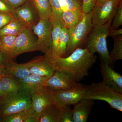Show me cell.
<instances>
[{"label": "cell", "mask_w": 122, "mask_h": 122, "mask_svg": "<svg viewBox=\"0 0 122 122\" xmlns=\"http://www.w3.org/2000/svg\"><path fill=\"white\" fill-rule=\"evenodd\" d=\"M44 56L56 70L68 73L76 82L89 75V70L96 62L97 58L86 48H77L65 57L58 56L52 50L45 54Z\"/></svg>", "instance_id": "6da1fadb"}, {"label": "cell", "mask_w": 122, "mask_h": 122, "mask_svg": "<svg viewBox=\"0 0 122 122\" xmlns=\"http://www.w3.org/2000/svg\"><path fill=\"white\" fill-rule=\"evenodd\" d=\"M112 21L103 25H94L86 42V48L92 54L98 53L103 62L111 66L113 63L107 49V38Z\"/></svg>", "instance_id": "7a4b0ae2"}, {"label": "cell", "mask_w": 122, "mask_h": 122, "mask_svg": "<svg viewBox=\"0 0 122 122\" xmlns=\"http://www.w3.org/2000/svg\"><path fill=\"white\" fill-rule=\"evenodd\" d=\"M86 90L83 99L102 100L112 108L122 111V94L116 91L103 81L86 86Z\"/></svg>", "instance_id": "3957f363"}, {"label": "cell", "mask_w": 122, "mask_h": 122, "mask_svg": "<svg viewBox=\"0 0 122 122\" xmlns=\"http://www.w3.org/2000/svg\"><path fill=\"white\" fill-rule=\"evenodd\" d=\"M92 18V11L88 13L83 12L81 20L74 26L69 29V41L66 57L86 43L94 25Z\"/></svg>", "instance_id": "277c9868"}, {"label": "cell", "mask_w": 122, "mask_h": 122, "mask_svg": "<svg viewBox=\"0 0 122 122\" xmlns=\"http://www.w3.org/2000/svg\"><path fill=\"white\" fill-rule=\"evenodd\" d=\"M32 108L31 96L19 91L2 97L0 102V116L2 117Z\"/></svg>", "instance_id": "5b68a950"}, {"label": "cell", "mask_w": 122, "mask_h": 122, "mask_svg": "<svg viewBox=\"0 0 122 122\" xmlns=\"http://www.w3.org/2000/svg\"><path fill=\"white\" fill-rule=\"evenodd\" d=\"M122 0H101L97 1L92 10L93 25L105 24L113 19Z\"/></svg>", "instance_id": "8992f818"}, {"label": "cell", "mask_w": 122, "mask_h": 122, "mask_svg": "<svg viewBox=\"0 0 122 122\" xmlns=\"http://www.w3.org/2000/svg\"><path fill=\"white\" fill-rule=\"evenodd\" d=\"M86 90V86L79 83L77 86L66 89L53 90V103L60 107L75 105L83 99Z\"/></svg>", "instance_id": "52a82bcc"}, {"label": "cell", "mask_w": 122, "mask_h": 122, "mask_svg": "<svg viewBox=\"0 0 122 122\" xmlns=\"http://www.w3.org/2000/svg\"><path fill=\"white\" fill-rule=\"evenodd\" d=\"M32 29L38 37L36 43L38 50L45 54L52 50L51 21L40 19L39 22L32 27Z\"/></svg>", "instance_id": "ba28073f"}, {"label": "cell", "mask_w": 122, "mask_h": 122, "mask_svg": "<svg viewBox=\"0 0 122 122\" xmlns=\"http://www.w3.org/2000/svg\"><path fill=\"white\" fill-rule=\"evenodd\" d=\"M53 91L48 86H42L30 94L31 109L39 119L42 110L47 106L53 103Z\"/></svg>", "instance_id": "9c48e42d"}, {"label": "cell", "mask_w": 122, "mask_h": 122, "mask_svg": "<svg viewBox=\"0 0 122 122\" xmlns=\"http://www.w3.org/2000/svg\"><path fill=\"white\" fill-rule=\"evenodd\" d=\"M38 50H39L33 36L32 28H26L16 37L12 59L23 53Z\"/></svg>", "instance_id": "30bf717a"}, {"label": "cell", "mask_w": 122, "mask_h": 122, "mask_svg": "<svg viewBox=\"0 0 122 122\" xmlns=\"http://www.w3.org/2000/svg\"><path fill=\"white\" fill-rule=\"evenodd\" d=\"M11 14L14 19L20 21L26 28H32L40 20L38 13L31 0L14 9Z\"/></svg>", "instance_id": "8fae6325"}, {"label": "cell", "mask_w": 122, "mask_h": 122, "mask_svg": "<svg viewBox=\"0 0 122 122\" xmlns=\"http://www.w3.org/2000/svg\"><path fill=\"white\" fill-rule=\"evenodd\" d=\"M78 84L69 74L56 70L52 76L43 82L42 86H48L54 90L66 89Z\"/></svg>", "instance_id": "7c38bea8"}, {"label": "cell", "mask_w": 122, "mask_h": 122, "mask_svg": "<svg viewBox=\"0 0 122 122\" xmlns=\"http://www.w3.org/2000/svg\"><path fill=\"white\" fill-rule=\"evenodd\" d=\"M100 59V72L102 81L116 91L122 94V75L114 70L110 65L103 62L101 57Z\"/></svg>", "instance_id": "4fadbf2b"}, {"label": "cell", "mask_w": 122, "mask_h": 122, "mask_svg": "<svg viewBox=\"0 0 122 122\" xmlns=\"http://www.w3.org/2000/svg\"><path fill=\"white\" fill-rule=\"evenodd\" d=\"M29 62L30 72L31 74L49 79L56 71L53 65L44 56L36 58Z\"/></svg>", "instance_id": "5bb4252c"}, {"label": "cell", "mask_w": 122, "mask_h": 122, "mask_svg": "<svg viewBox=\"0 0 122 122\" xmlns=\"http://www.w3.org/2000/svg\"><path fill=\"white\" fill-rule=\"evenodd\" d=\"M95 103L94 100L82 99L73 109L74 122H86Z\"/></svg>", "instance_id": "9a60e30c"}, {"label": "cell", "mask_w": 122, "mask_h": 122, "mask_svg": "<svg viewBox=\"0 0 122 122\" xmlns=\"http://www.w3.org/2000/svg\"><path fill=\"white\" fill-rule=\"evenodd\" d=\"M48 79L30 74L24 78L17 80L20 86V91L30 95L33 92L42 86L43 82Z\"/></svg>", "instance_id": "2e32d148"}, {"label": "cell", "mask_w": 122, "mask_h": 122, "mask_svg": "<svg viewBox=\"0 0 122 122\" xmlns=\"http://www.w3.org/2000/svg\"><path fill=\"white\" fill-rule=\"evenodd\" d=\"M29 65V62L19 64L8 60L4 65L5 75H11L17 80L24 78L30 74Z\"/></svg>", "instance_id": "e0dca14e"}, {"label": "cell", "mask_w": 122, "mask_h": 122, "mask_svg": "<svg viewBox=\"0 0 122 122\" xmlns=\"http://www.w3.org/2000/svg\"><path fill=\"white\" fill-rule=\"evenodd\" d=\"M61 107L52 103L41 112L39 122H61Z\"/></svg>", "instance_id": "ac0fdd59"}, {"label": "cell", "mask_w": 122, "mask_h": 122, "mask_svg": "<svg viewBox=\"0 0 122 122\" xmlns=\"http://www.w3.org/2000/svg\"><path fill=\"white\" fill-rule=\"evenodd\" d=\"M38 13L40 19L50 20L52 11L49 0H31Z\"/></svg>", "instance_id": "d6986e66"}, {"label": "cell", "mask_w": 122, "mask_h": 122, "mask_svg": "<svg viewBox=\"0 0 122 122\" xmlns=\"http://www.w3.org/2000/svg\"><path fill=\"white\" fill-rule=\"evenodd\" d=\"M17 35H5L0 36V49L8 60L12 61V54Z\"/></svg>", "instance_id": "ffe728a7"}, {"label": "cell", "mask_w": 122, "mask_h": 122, "mask_svg": "<svg viewBox=\"0 0 122 122\" xmlns=\"http://www.w3.org/2000/svg\"><path fill=\"white\" fill-rule=\"evenodd\" d=\"M1 81L5 96L20 91V83L13 76L5 75L1 78Z\"/></svg>", "instance_id": "44dd1931"}, {"label": "cell", "mask_w": 122, "mask_h": 122, "mask_svg": "<svg viewBox=\"0 0 122 122\" xmlns=\"http://www.w3.org/2000/svg\"><path fill=\"white\" fill-rule=\"evenodd\" d=\"M52 23L51 31L52 38V51L56 54L57 51L58 41L61 30L65 26L63 21L55 18L50 19Z\"/></svg>", "instance_id": "7402d4cb"}, {"label": "cell", "mask_w": 122, "mask_h": 122, "mask_svg": "<svg viewBox=\"0 0 122 122\" xmlns=\"http://www.w3.org/2000/svg\"><path fill=\"white\" fill-rule=\"evenodd\" d=\"M69 41V29L62 26L59 36L57 51L56 54L61 57H65Z\"/></svg>", "instance_id": "603a6c76"}, {"label": "cell", "mask_w": 122, "mask_h": 122, "mask_svg": "<svg viewBox=\"0 0 122 122\" xmlns=\"http://www.w3.org/2000/svg\"><path fill=\"white\" fill-rule=\"evenodd\" d=\"M82 15V14H79L68 10L62 12V20L65 26L69 29L76 25L81 20Z\"/></svg>", "instance_id": "cb8c5ba5"}, {"label": "cell", "mask_w": 122, "mask_h": 122, "mask_svg": "<svg viewBox=\"0 0 122 122\" xmlns=\"http://www.w3.org/2000/svg\"><path fill=\"white\" fill-rule=\"evenodd\" d=\"M113 38V48L109 52L111 61L113 63L116 61L122 59V36L112 37Z\"/></svg>", "instance_id": "d4e9b609"}, {"label": "cell", "mask_w": 122, "mask_h": 122, "mask_svg": "<svg viewBox=\"0 0 122 122\" xmlns=\"http://www.w3.org/2000/svg\"><path fill=\"white\" fill-rule=\"evenodd\" d=\"M28 114V111L12 114L2 118L1 122H24Z\"/></svg>", "instance_id": "484cf974"}, {"label": "cell", "mask_w": 122, "mask_h": 122, "mask_svg": "<svg viewBox=\"0 0 122 122\" xmlns=\"http://www.w3.org/2000/svg\"><path fill=\"white\" fill-rule=\"evenodd\" d=\"M49 1L52 11V16L50 19L55 18L62 21L61 17L62 11L59 4V0H49Z\"/></svg>", "instance_id": "4316f807"}, {"label": "cell", "mask_w": 122, "mask_h": 122, "mask_svg": "<svg viewBox=\"0 0 122 122\" xmlns=\"http://www.w3.org/2000/svg\"><path fill=\"white\" fill-rule=\"evenodd\" d=\"M61 122H74L73 109L71 105H67L61 107Z\"/></svg>", "instance_id": "83f0119b"}, {"label": "cell", "mask_w": 122, "mask_h": 122, "mask_svg": "<svg viewBox=\"0 0 122 122\" xmlns=\"http://www.w3.org/2000/svg\"><path fill=\"white\" fill-rule=\"evenodd\" d=\"M112 25H111L110 30L117 29L122 25V3L119 5L114 17Z\"/></svg>", "instance_id": "f1b7e54d"}, {"label": "cell", "mask_w": 122, "mask_h": 122, "mask_svg": "<svg viewBox=\"0 0 122 122\" xmlns=\"http://www.w3.org/2000/svg\"><path fill=\"white\" fill-rule=\"evenodd\" d=\"M68 10L79 14H82V4L77 0H66Z\"/></svg>", "instance_id": "f546056e"}, {"label": "cell", "mask_w": 122, "mask_h": 122, "mask_svg": "<svg viewBox=\"0 0 122 122\" xmlns=\"http://www.w3.org/2000/svg\"><path fill=\"white\" fill-rule=\"evenodd\" d=\"M26 28H11L5 26L0 29V36L5 35H18Z\"/></svg>", "instance_id": "4dcf8cb0"}, {"label": "cell", "mask_w": 122, "mask_h": 122, "mask_svg": "<svg viewBox=\"0 0 122 122\" xmlns=\"http://www.w3.org/2000/svg\"><path fill=\"white\" fill-rule=\"evenodd\" d=\"M14 19L11 14L0 12V29L11 22Z\"/></svg>", "instance_id": "1f68e13d"}, {"label": "cell", "mask_w": 122, "mask_h": 122, "mask_svg": "<svg viewBox=\"0 0 122 122\" xmlns=\"http://www.w3.org/2000/svg\"><path fill=\"white\" fill-rule=\"evenodd\" d=\"M96 0H82V3L83 12L88 13L92 11L95 6Z\"/></svg>", "instance_id": "d6a6232c"}, {"label": "cell", "mask_w": 122, "mask_h": 122, "mask_svg": "<svg viewBox=\"0 0 122 122\" xmlns=\"http://www.w3.org/2000/svg\"><path fill=\"white\" fill-rule=\"evenodd\" d=\"M11 9L20 7L30 0H3Z\"/></svg>", "instance_id": "836d02e7"}, {"label": "cell", "mask_w": 122, "mask_h": 122, "mask_svg": "<svg viewBox=\"0 0 122 122\" xmlns=\"http://www.w3.org/2000/svg\"><path fill=\"white\" fill-rule=\"evenodd\" d=\"M12 10L5 4L3 0H0V12L11 14Z\"/></svg>", "instance_id": "e575fe53"}, {"label": "cell", "mask_w": 122, "mask_h": 122, "mask_svg": "<svg viewBox=\"0 0 122 122\" xmlns=\"http://www.w3.org/2000/svg\"><path fill=\"white\" fill-rule=\"evenodd\" d=\"M122 35V29H118L110 30L108 33V36H111L112 37L118 36Z\"/></svg>", "instance_id": "d590c367"}, {"label": "cell", "mask_w": 122, "mask_h": 122, "mask_svg": "<svg viewBox=\"0 0 122 122\" xmlns=\"http://www.w3.org/2000/svg\"><path fill=\"white\" fill-rule=\"evenodd\" d=\"M8 60L2 51L0 49V65L4 66Z\"/></svg>", "instance_id": "8d00e7d4"}, {"label": "cell", "mask_w": 122, "mask_h": 122, "mask_svg": "<svg viewBox=\"0 0 122 122\" xmlns=\"http://www.w3.org/2000/svg\"><path fill=\"white\" fill-rule=\"evenodd\" d=\"M59 4L62 12L68 10L67 4L66 0H59Z\"/></svg>", "instance_id": "74e56055"}, {"label": "cell", "mask_w": 122, "mask_h": 122, "mask_svg": "<svg viewBox=\"0 0 122 122\" xmlns=\"http://www.w3.org/2000/svg\"><path fill=\"white\" fill-rule=\"evenodd\" d=\"M5 74H6L4 66L0 65V78H1L2 76Z\"/></svg>", "instance_id": "f35d334b"}, {"label": "cell", "mask_w": 122, "mask_h": 122, "mask_svg": "<svg viewBox=\"0 0 122 122\" xmlns=\"http://www.w3.org/2000/svg\"><path fill=\"white\" fill-rule=\"evenodd\" d=\"M5 96L4 92L2 87L1 83V78H0V97H3Z\"/></svg>", "instance_id": "ab89813d"}, {"label": "cell", "mask_w": 122, "mask_h": 122, "mask_svg": "<svg viewBox=\"0 0 122 122\" xmlns=\"http://www.w3.org/2000/svg\"><path fill=\"white\" fill-rule=\"evenodd\" d=\"M77 0L79 2H81V4H82V0Z\"/></svg>", "instance_id": "60d3db41"}, {"label": "cell", "mask_w": 122, "mask_h": 122, "mask_svg": "<svg viewBox=\"0 0 122 122\" xmlns=\"http://www.w3.org/2000/svg\"><path fill=\"white\" fill-rule=\"evenodd\" d=\"M101 0H96V2L97 1H98Z\"/></svg>", "instance_id": "b9f144b4"}]
</instances>
